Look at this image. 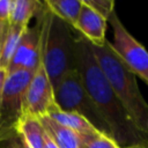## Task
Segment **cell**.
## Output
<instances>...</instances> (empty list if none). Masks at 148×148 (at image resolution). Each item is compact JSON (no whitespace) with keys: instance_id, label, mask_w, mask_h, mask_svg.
<instances>
[{"instance_id":"6da1fadb","label":"cell","mask_w":148,"mask_h":148,"mask_svg":"<svg viewBox=\"0 0 148 148\" xmlns=\"http://www.w3.org/2000/svg\"><path fill=\"white\" fill-rule=\"evenodd\" d=\"M74 62L83 87L110 127L112 139L118 146L126 148L148 145V136L132 121L98 67L90 43L77 32L74 36Z\"/></svg>"},{"instance_id":"7a4b0ae2","label":"cell","mask_w":148,"mask_h":148,"mask_svg":"<svg viewBox=\"0 0 148 148\" xmlns=\"http://www.w3.org/2000/svg\"><path fill=\"white\" fill-rule=\"evenodd\" d=\"M90 49L98 67L130 118L135 126L148 136V103L140 91L136 76L116 54L111 42L108 39L101 46L90 44Z\"/></svg>"},{"instance_id":"3957f363","label":"cell","mask_w":148,"mask_h":148,"mask_svg":"<svg viewBox=\"0 0 148 148\" xmlns=\"http://www.w3.org/2000/svg\"><path fill=\"white\" fill-rule=\"evenodd\" d=\"M40 14V62L54 89L68 72L75 69L74 35L72 28L53 15L44 3Z\"/></svg>"},{"instance_id":"277c9868","label":"cell","mask_w":148,"mask_h":148,"mask_svg":"<svg viewBox=\"0 0 148 148\" xmlns=\"http://www.w3.org/2000/svg\"><path fill=\"white\" fill-rule=\"evenodd\" d=\"M56 104L64 111L80 114L99 133L112 138L111 130L82 84L76 69L68 72L53 89Z\"/></svg>"},{"instance_id":"5b68a950","label":"cell","mask_w":148,"mask_h":148,"mask_svg":"<svg viewBox=\"0 0 148 148\" xmlns=\"http://www.w3.org/2000/svg\"><path fill=\"white\" fill-rule=\"evenodd\" d=\"M108 21L113 30L111 46L126 67L148 84V51L125 28L116 10L111 13Z\"/></svg>"},{"instance_id":"8992f818","label":"cell","mask_w":148,"mask_h":148,"mask_svg":"<svg viewBox=\"0 0 148 148\" xmlns=\"http://www.w3.org/2000/svg\"><path fill=\"white\" fill-rule=\"evenodd\" d=\"M34 71L20 69L8 73L0 99V133L12 130L23 113L27 87Z\"/></svg>"},{"instance_id":"52a82bcc","label":"cell","mask_w":148,"mask_h":148,"mask_svg":"<svg viewBox=\"0 0 148 148\" xmlns=\"http://www.w3.org/2000/svg\"><path fill=\"white\" fill-rule=\"evenodd\" d=\"M43 8V7H42ZM42 9L39 10L38 21L34 27H28L17 44L14 56L8 65L7 73L20 69L36 71L40 62V34H42Z\"/></svg>"},{"instance_id":"ba28073f","label":"cell","mask_w":148,"mask_h":148,"mask_svg":"<svg viewBox=\"0 0 148 148\" xmlns=\"http://www.w3.org/2000/svg\"><path fill=\"white\" fill-rule=\"evenodd\" d=\"M53 103L54 96L52 84L42 62H39L25 90L23 113L39 118L46 114L49 108Z\"/></svg>"},{"instance_id":"9c48e42d","label":"cell","mask_w":148,"mask_h":148,"mask_svg":"<svg viewBox=\"0 0 148 148\" xmlns=\"http://www.w3.org/2000/svg\"><path fill=\"white\" fill-rule=\"evenodd\" d=\"M106 22L108 21L103 16L82 2V8L74 25V30L90 44L101 46L106 40Z\"/></svg>"},{"instance_id":"30bf717a","label":"cell","mask_w":148,"mask_h":148,"mask_svg":"<svg viewBox=\"0 0 148 148\" xmlns=\"http://www.w3.org/2000/svg\"><path fill=\"white\" fill-rule=\"evenodd\" d=\"M13 128L28 148H43L45 131L37 117L23 113L17 119Z\"/></svg>"},{"instance_id":"8fae6325","label":"cell","mask_w":148,"mask_h":148,"mask_svg":"<svg viewBox=\"0 0 148 148\" xmlns=\"http://www.w3.org/2000/svg\"><path fill=\"white\" fill-rule=\"evenodd\" d=\"M46 116L52 118L54 121L58 124L74 131L79 136L81 135H87V134H92L95 132H98L89 121H87L83 117H81L77 113L69 112V111H64L61 110L56 102L49 108Z\"/></svg>"},{"instance_id":"7c38bea8","label":"cell","mask_w":148,"mask_h":148,"mask_svg":"<svg viewBox=\"0 0 148 148\" xmlns=\"http://www.w3.org/2000/svg\"><path fill=\"white\" fill-rule=\"evenodd\" d=\"M38 119L46 134L52 139L58 148H80L79 135L74 131L58 124L46 114Z\"/></svg>"},{"instance_id":"4fadbf2b","label":"cell","mask_w":148,"mask_h":148,"mask_svg":"<svg viewBox=\"0 0 148 148\" xmlns=\"http://www.w3.org/2000/svg\"><path fill=\"white\" fill-rule=\"evenodd\" d=\"M43 2L36 0H13L8 24L20 28H28L30 20L39 13Z\"/></svg>"},{"instance_id":"5bb4252c","label":"cell","mask_w":148,"mask_h":148,"mask_svg":"<svg viewBox=\"0 0 148 148\" xmlns=\"http://www.w3.org/2000/svg\"><path fill=\"white\" fill-rule=\"evenodd\" d=\"M44 6L57 17L74 28L82 8V0H46Z\"/></svg>"},{"instance_id":"9a60e30c","label":"cell","mask_w":148,"mask_h":148,"mask_svg":"<svg viewBox=\"0 0 148 148\" xmlns=\"http://www.w3.org/2000/svg\"><path fill=\"white\" fill-rule=\"evenodd\" d=\"M25 29L20 28V27L9 25L7 23L5 35L0 42V67L1 68L7 71L8 65H9V62L14 56V52L17 47L18 40Z\"/></svg>"},{"instance_id":"2e32d148","label":"cell","mask_w":148,"mask_h":148,"mask_svg":"<svg viewBox=\"0 0 148 148\" xmlns=\"http://www.w3.org/2000/svg\"><path fill=\"white\" fill-rule=\"evenodd\" d=\"M80 148H120L118 143L99 132L79 136Z\"/></svg>"},{"instance_id":"e0dca14e","label":"cell","mask_w":148,"mask_h":148,"mask_svg":"<svg viewBox=\"0 0 148 148\" xmlns=\"http://www.w3.org/2000/svg\"><path fill=\"white\" fill-rule=\"evenodd\" d=\"M82 2L90 8H92L96 13L103 16L106 21L111 13L114 10V1L113 0H82Z\"/></svg>"},{"instance_id":"ac0fdd59","label":"cell","mask_w":148,"mask_h":148,"mask_svg":"<svg viewBox=\"0 0 148 148\" xmlns=\"http://www.w3.org/2000/svg\"><path fill=\"white\" fill-rule=\"evenodd\" d=\"M0 148H28L14 128L0 133Z\"/></svg>"},{"instance_id":"d6986e66","label":"cell","mask_w":148,"mask_h":148,"mask_svg":"<svg viewBox=\"0 0 148 148\" xmlns=\"http://www.w3.org/2000/svg\"><path fill=\"white\" fill-rule=\"evenodd\" d=\"M13 0H0V21L8 23Z\"/></svg>"},{"instance_id":"ffe728a7","label":"cell","mask_w":148,"mask_h":148,"mask_svg":"<svg viewBox=\"0 0 148 148\" xmlns=\"http://www.w3.org/2000/svg\"><path fill=\"white\" fill-rule=\"evenodd\" d=\"M7 71L1 68L0 67V99H1V95H2V90H3V84H5V81L7 79Z\"/></svg>"},{"instance_id":"44dd1931","label":"cell","mask_w":148,"mask_h":148,"mask_svg":"<svg viewBox=\"0 0 148 148\" xmlns=\"http://www.w3.org/2000/svg\"><path fill=\"white\" fill-rule=\"evenodd\" d=\"M43 148H58V146L52 141V139L46 134L44 135V141H43Z\"/></svg>"},{"instance_id":"7402d4cb","label":"cell","mask_w":148,"mask_h":148,"mask_svg":"<svg viewBox=\"0 0 148 148\" xmlns=\"http://www.w3.org/2000/svg\"><path fill=\"white\" fill-rule=\"evenodd\" d=\"M6 28H7V23H3L0 21V42L5 35V31H6Z\"/></svg>"},{"instance_id":"603a6c76","label":"cell","mask_w":148,"mask_h":148,"mask_svg":"<svg viewBox=\"0 0 148 148\" xmlns=\"http://www.w3.org/2000/svg\"><path fill=\"white\" fill-rule=\"evenodd\" d=\"M126 148H148V145H138V146H132V147H126Z\"/></svg>"}]
</instances>
